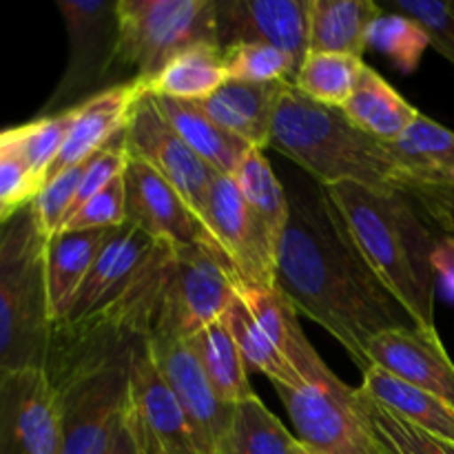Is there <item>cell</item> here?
<instances>
[{
  "label": "cell",
  "mask_w": 454,
  "mask_h": 454,
  "mask_svg": "<svg viewBox=\"0 0 454 454\" xmlns=\"http://www.w3.org/2000/svg\"><path fill=\"white\" fill-rule=\"evenodd\" d=\"M286 82H239L229 80L215 93L200 100L204 114L224 131L251 145L269 149L275 106Z\"/></svg>",
  "instance_id": "obj_21"
},
{
  "label": "cell",
  "mask_w": 454,
  "mask_h": 454,
  "mask_svg": "<svg viewBox=\"0 0 454 454\" xmlns=\"http://www.w3.org/2000/svg\"><path fill=\"white\" fill-rule=\"evenodd\" d=\"M124 145L131 158L158 171L202 222L208 191L217 173L173 131L149 93L133 109L124 129Z\"/></svg>",
  "instance_id": "obj_10"
},
{
  "label": "cell",
  "mask_w": 454,
  "mask_h": 454,
  "mask_svg": "<svg viewBox=\"0 0 454 454\" xmlns=\"http://www.w3.org/2000/svg\"><path fill=\"white\" fill-rule=\"evenodd\" d=\"M295 426L297 442L313 454H381L355 408V388L333 384L275 386Z\"/></svg>",
  "instance_id": "obj_9"
},
{
  "label": "cell",
  "mask_w": 454,
  "mask_h": 454,
  "mask_svg": "<svg viewBox=\"0 0 454 454\" xmlns=\"http://www.w3.org/2000/svg\"><path fill=\"white\" fill-rule=\"evenodd\" d=\"M56 7L65 20L69 58L40 118L74 109L100 93L118 65V0H58Z\"/></svg>",
  "instance_id": "obj_7"
},
{
  "label": "cell",
  "mask_w": 454,
  "mask_h": 454,
  "mask_svg": "<svg viewBox=\"0 0 454 454\" xmlns=\"http://www.w3.org/2000/svg\"><path fill=\"white\" fill-rule=\"evenodd\" d=\"M224 49L229 80L239 82H293L297 75L291 58L262 43H235Z\"/></svg>",
  "instance_id": "obj_37"
},
{
  "label": "cell",
  "mask_w": 454,
  "mask_h": 454,
  "mask_svg": "<svg viewBox=\"0 0 454 454\" xmlns=\"http://www.w3.org/2000/svg\"><path fill=\"white\" fill-rule=\"evenodd\" d=\"M388 145L408 177L406 191H454V131L450 129L419 114L406 133Z\"/></svg>",
  "instance_id": "obj_22"
},
{
  "label": "cell",
  "mask_w": 454,
  "mask_h": 454,
  "mask_svg": "<svg viewBox=\"0 0 454 454\" xmlns=\"http://www.w3.org/2000/svg\"><path fill=\"white\" fill-rule=\"evenodd\" d=\"M355 408L386 454H454V443L399 419L362 388H355Z\"/></svg>",
  "instance_id": "obj_34"
},
{
  "label": "cell",
  "mask_w": 454,
  "mask_h": 454,
  "mask_svg": "<svg viewBox=\"0 0 454 454\" xmlns=\"http://www.w3.org/2000/svg\"><path fill=\"white\" fill-rule=\"evenodd\" d=\"M226 454H304V448L255 395L235 403Z\"/></svg>",
  "instance_id": "obj_32"
},
{
  "label": "cell",
  "mask_w": 454,
  "mask_h": 454,
  "mask_svg": "<svg viewBox=\"0 0 454 454\" xmlns=\"http://www.w3.org/2000/svg\"><path fill=\"white\" fill-rule=\"evenodd\" d=\"M224 82H229L224 49L220 44H198L177 53L151 82H146V93L200 102Z\"/></svg>",
  "instance_id": "obj_28"
},
{
  "label": "cell",
  "mask_w": 454,
  "mask_h": 454,
  "mask_svg": "<svg viewBox=\"0 0 454 454\" xmlns=\"http://www.w3.org/2000/svg\"><path fill=\"white\" fill-rule=\"evenodd\" d=\"M78 109L80 105L69 111H62V114L43 115V118H35L31 122L16 127L18 153L22 155L29 171L34 173L40 189H43L49 168L56 162L58 153H60L62 145H65L67 136H69L71 127L78 118Z\"/></svg>",
  "instance_id": "obj_35"
},
{
  "label": "cell",
  "mask_w": 454,
  "mask_h": 454,
  "mask_svg": "<svg viewBox=\"0 0 454 454\" xmlns=\"http://www.w3.org/2000/svg\"><path fill=\"white\" fill-rule=\"evenodd\" d=\"M433 266L437 279H442L448 293L454 295V235L443 233L433 251Z\"/></svg>",
  "instance_id": "obj_43"
},
{
  "label": "cell",
  "mask_w": 454,
  "mask_h": 454,
  "mask_svg": "<svg viewBox=\"0 0 454 454\" xmlns=\"http://www.w3.org/2000/svg\"><path fill=\"white\" fill-rule=\"evenodd\" d=\"M115 75L151 82L177 53L220 44L215 0H118Z\"/></svg>",
  "instance_id": "obj_5"
},
{
  "label": "cell",
  "mask_w": 454,
  "mask_h": 454,
  "mask_svg": "<svg viewBox=\"0 0 454 454\" xmlns=\"http://www.w3.org/2000/svg\"><path fill=\"white\" fill-rule=\"evenodd\" d=\"M238 297V284L211 247L171 251L151 340H191L222 319Z\"/></svg>",
  "instance_id": "obj_6"
},
{
  "label": "cell",
  "mask_w": 454,
  "mask_h": 454,
  "mask_svg": "<svg viewBox=\"0 0 454 454\" xmlns=\"http://www.w3.org/2000/svg\"><path fill=\"white\" fill-rule=\"evenodd\" d=\"M16 140L18 129L13 127L12 149L0 160V207L9 208V211H16V208L29 204L40 191L38 180L29 171L22 155L18 153Z\"/></svg>",
  "instance_id": "obj_41"
},
{
  "label": "cell",
  "mask_w": 454,
  "mask_h": 454,
  "mask_svg": "<svg viewBox=\"0 0 454 454\" xmlns=\"http://www.w3.org/2000/svg\"><path fill=\"white\" fill-rule=\"evenodd\" d=\"M368 47L377 49L397 65L403 74H412L419 67L430 38L424 27L403 13L381 9L368 31Z\"/></svg>",
  "instance_id": "obj_36"
},
{
  "label": "cell",
  "mask_w": 454,
  "mask_h": 454,
  "mask_svg": "<svg viewBox=\"0 0 454 454\" xmlns=\"http://www.w3.org/2000/svg\"><path fill=\"white\" fill-rule=\"evenodd\" d=\"M359 388L399 419L454 443V406L437 395L406 384L377 366L362 372Z\"/></svg>",
  "instance_id": "obj_24"
},
{
  "label": "cell",
  "mask_w": 454,
  "mask_h": 454,
  "mask_svg": "<svg viewBox=\"0 0 454 454\" xmlns=\"http://www.w3.org/2000/svg\"><path fill=\"white\" fill-rule=\"evenodd\" d=\"M56 386L44 371H0V454H60Z\"/></svg>",
  "instance_id": "obj_14"
},
{
  "label": "cell",
  "mask_w": 454,
  "mask_h": 454,
  "mask_svg": "<svg viewBox=\"0 0 454 454\" xmlns=\"http://www.w3.org/2000/svg\"><path fill=\"white\" fill-rule=\"evenodd\" d=\"M124 419L142 446L162 454H200L184 411L146 341L136 346L129 359Z\"/></svg>",
  "instance_id": "obj_12"
},
{
  "label": "cell",
  "mask_w": 454,
  "mask_h": 454,
  "mask_svg": "<svg viewBox=\"0 0 454 454\" xmlns=\"http://www.w3.org/2000/svg\"><path fill=\"white\" fill-rule=\"evenodd\" d=\"M84 164H78V167H71L67 168V171L58 173L56 177L44 182L43 189L38 191V195L31 200V208H34L35 220H38L40 229L44 231L47 238L58 235L62 231V226H65L69 208L71 204H74L75 191H78L80 177H82Z\"/></svg>",
  "instance_id": "obj_39"
},
{
  "label": "cell",
  "mask_w": 454,
  "mask_h": 454,
  "mask_svg": "<svg viewBox=\"0 0 454 454\" xmlns=\"http://www.w3.org/2000/svg\"><path fill=\"white\" fill-rule=\"evenodd\" d=\"M153 362L176 393L200 454H226L235 403L222 402L213 390L189 340H146Z\"/></svg>",
  "instance_id": "obj_13"
},
{
  "label": "cell",
  "mask_w": 454,
  "mask_h": 454,
  "mask_svg": "<svg viewBox=\"0 0 454 454\" xmlns=\"http://www.w3.org/2000/svg\"><path fill=\"white\" fill-rule=\"evenodd\" d=\"M381 454H384V452H381Z\"/></svg>",
  "instance_id": "obj_50"
},
{
  "label": "cell",
  "mask_w": 454,
  "mask_h": 454,
  "mask_svg": "<svg viewBox=\"0 0 454 454\" xmlns=\"http://www.w3.org/2000/svg\"><path fill=\"white\" fill-rule=\"evenodd\" d=\"M269 149L300 164L322 186L353 182L377 191L408 189L388 142L364 133L341 109L306 98L293 82L275 106Z\"/></svg>",
  "instance_id": "obj_3"
},
{
  "label": "cell",
  "mask_w": 454,
  "mask_h": 454,
  "mask_svg": "<svg viewBox=\"0 0 454 454\" xmlns=\"http://www.w3.org/2000/svg\"><path fill=\"white\" fill-rule=\"evenodd\" d=\"M377 4L419 22L430 44L454 65V0H381Z\"/></svg>",
  "instance_id": "obj_38"
},
{
  "label": "cell",
  "mask_w": 454,
  "mask_h": 454,
  "mask_svg": "<svg viewBox=\"0 0 454 454\" xmlns=\"http://www.w3.org/2000/svg\"><path fill=\"white\" fill-rule=\"evenodd\" d=\"M231 177H233L235 186H238L239 195L248 204V208L260 217L262 224L269 229L275 242L279 244L288 224V215H291V195H286L282 182L270 168L264 151H248L239 162L238 171Z\"/></svg>",
  "instance_id": "obj_30"
},
{
  "label": "cell",
  "mask_w": 454,
  "mask_h": 454,
  "mask_svg": "<svg viewBox=\"0 0 454 454\" xmlns=\"http://www.w3.org/2000/svg\"><path fill=\"white\" fill-rule=\"evenodd\" d=\"M355 248L417 328L437 333L433 251L437 239L411 195L341 182L324 186Z\"/></svg>",
  "instance_id": "obj_2"
},
{
  "label": "cell",
  "mask_w": 454,
  "mask_h": 454,
  "mask_svg": "<svg viewBox=\"0 0 454 454\" xmlns=\"http://www.w3.org/2000/svg\"><path fill=\"white\" fill-rule=\"evenodd\" d=\"M202 224L213 251L233 275L238 291L275 288L279 244L244 202L233 177L215 176L208 191Z\"/></svg>",
  "instance_id": "obj_8"
},
{
  "label": "cell",
  "mask_w": 454,
  "mask_h": 454,
  "mask_svg": "<svg viewBox=\"0 0 454 454\" xmlns=\"http://www.w3.org/2000/svg\"><path fill=\"white\" fill-rule=\"evenodd\" d=\"M364 67L362 58L346 53H309L293 84L310 100L341 109L357 89Z\"/></svg>",
  "instance_id": "obj_33"
},
{
  "label": "cell",
  "mask_w": 454,
  "mask_h": 454,
  "mask_svg": "<svg viewBox=\"0 0 454 454\" xmlns=\"http://www.w3.org/2000/svg\"><path fill=\"white\" fill-rule=\"evenodd\" d=\"M129 362L109 364L58 390L60 454H106L127 403Z\"/></svg>",
  "instance_id": "obj_11"
},
{
  "label": "cell",
  "mask_w": 454,
  "mask_h": 454,
  "mask_svg": "<svg viewBox=\"0 0 454 454\" xmlns=\"http://www.w3.org/2000/svg\"><path fill=\"white\" fill-rule=\"evenodd\" d=\"M127 224V189L124 173L115 177L106 189L93 195L65 226L60 233H78V231H109Z\"/></svg>",
  "instance_id": "obj_40"
},
{
  "label": "cell",
  "mask_w": 454,
  "mask_h": 454,
  "mask_svg": "<svg viewBox=\"0 0 454 454\" xmlns=\"http://www.w3.org/2000/svg\"><path fill=\"white\" fill-rule=\"evenodd\" d=\"M106 454H142L140 448H137L136 439H133L131 430H129L127 419H124V411L120 415L118 426H115L114 439H111V446Z\"/></svg>",
  "instance_id": "obj_44"
},
{
  "label": "cell",
  "mask_w": 454,
  "mask_h": 454,
  "mask_svg": "<svg viewBox=\"0 0 454 454\" xmlns=\"http://www.w3.org/2000/svg\"><path fill=\"white\" fill-rule=\"evenodd\" d=\"M12 213H13V211H9V208L0 207V222H3V220H4V217H7V215H12Z\"/></svg>",
  "instance_id": "obj_47"
},
{
  "label": "cell",
  "mask_w": 454,
  "mask_h": 454,
  "mask_svg": "<svg viewBox=\"0 0 454 454\" xmlns=\"http://www.w3.org/2000/svg\"><path fill=\"white\" fill-rule=\"evenodd\" d=\"M406 195H411L426 217L442 226L446 235H454V191L411 189L406 191Z\"/></svg>",
  "instance_id": "obj_42"
},
{
  "label": "cell",
  "mask_w": 454,
  "mask_h": 454,
  "mask_svg": "<svg viewBox=\"0 0 454 454\" xmlns=\"http://www.w3.org/2000/svg\"><path fill=\"white\" fill-rule=\"evenodd\" d=\"M224 322L229 326L231 335H233L235 344H238V350L248 372L269 377L273 386H293V388L304 386L301 377L293 371L291 364L275 348V344L266 335L264 328L260 326V322L253 317L251 309L239 297V293L233 304H231V309L226 310Z\"/></svg>",
  "instance_id": "obj_31"
},
{
  "label": "cell",
  "mask_w": 454,
  "mask_h": 454,
  "mask_svg": "<svg viewBox=\"0 0 454 454\" xmlns=\"http://www.w3.org/2000/svg\"><path fill=\"white\" fill-rule=\"evenodd\" d=\"M301 448H304V446H301ZM304 454H313V452H309V450H306V448H304Z\"/></svg>",
  "instance_id": "obj_48"
},
{
  "label": "cell",
  "mask_w": 454,
  "mask_h": 454,
  "mask_svg": "<svg viewBox=\"0 0 454 454\" xmlns=\"http://www.w3.org/2000/svg\"><path fill=\"white\" fill-rule=\"evenodd\" d=\"M160 114L164 115L173 131L217 173L231 177L238 171L244 155L253 149L233 133L224 131L217 122H213L202 106L193 100H177L167 96H151Z\"/></svg>",
  "instance_id": "obj_23"
},
{
  "label": "cell",
  "mask_w": 454,
  "mask_h": 454,
  "mask_svg": "<svg viewBox=\"0 0 454 454\" xmlns=\"http://www.w3.org/2000/svg\"><path fill=\"white\" fill-rule=\"evenodd\" d=\"M142 96H146V84L142 80H124L84 100L56 162L49 168L47 180L67 168L89 162L115 137L122 136Z\"/></svg>",
  "instance_id": "obj_19"
},
{
  "label": "cell",
  "mask_w": 454,
  "mask_h": 454,
  "mask_svg": "<svg viewBox=\"0 0 454 454\" xmlns=\"http://www.w3.org/2000/svg\"><path fill=\"white\" fill-rule=\"evenodd\" d=\"M381 452H384V450H381ZM384 454H386V452H384Z\"/></svg>",
  "instance_id": "obj_49"
},
{
  "label": "cell",
  "mask_w": 454,
  "mask_h": 454,
  "mask_svg": "<svg viewBox=\"0 0 454 454\" xmlns=\"http://www.w3.org/2000/svg\"><path fill=\"white\" fill-rule=\"evenodd\" d=\"M13 145V129H4V131H0V160L7 155V151L12 149Z\"/></svg>",
  "instance_id": "obj_45"
},
{
  "label": "cell",
  "mask_w": 454,
  "mask_h": 454,
  "mask_svg": "<svg viewBox=\"0 0 454 454\" xmlns=\"http://www.w3.org/2000/svg\"><path fill=\"white\" fill-rule=\"evenodd\" d=\"M129 426V424H127ZM136 439V437H133ZM137 443V442H136ZM137 448H140V452L142 454H162V452H158V450H153V448H149V446H142V443H137Z\"/></svg>",
  "instance_id": "obj_46"
},
{
  "label": "cell",
  "mask_w": 454,
  "mask_h": 454,
  "mask_svg": "<svg viewBox=\"0 0 454 454\" xmlns=\"http://www.w3.org/2000/svg\"><path fill=\"white\" fill-rule=\"evenodd\" d=\"M346 118L368 136L381 142H395L417 120L419 111L399 96L372 67H364L353 96L341 106Z\"/></svg>",
  "instance_id": "obj_27"
},
{
  "label": "cell",
  "mask_w": 454,
  "mask_h": 454,
  "mask_svg": "<svg viewBox=\"0 0 454 454\" xmlns=\"http://www.w3.org/2000/svg\"><path fill=\"white\" fill-rule=\"evenodd\" d=\"M47 247L31 202L0 222V371L47 366L53 335Z\"/></svg>",
  "instance_id": "obj_4"
},
{
  "label": "cell",
  "mask_w": 454,
  "mask_h": 454,
  "mask_svg": "<svg viewBox=\"0 0 454 454\" xmlns=\"http://www.w3.org/2000/svg\"><path fill=\"white\" fill-rule=\"evenodd\" d=\"M160 247L162 244L151 239L149 235L142 233L137 226L129 224V222L118 229H111L100 255L96 257L87 279L75 293L69 313L62 324L80 322L109 300H114L115 295H120L146 269Z\"/></svg>",
  "instance_id": "obj_18"
},
{
  "label": "cell",
  "mask_w": 454,
  "mask_h": 454,
  "mask_svg": "<svg viewBox=\"0 0 454 454\" xmlns=\"http://www.w3.org/2000/svg\"><path fill=\"white\" fill-rule=\"evenodd\" d=\"M368 362L454 406V364L439 333H426L417 326L381 333L368 346Z\"/></svg>",
  "instance_id": "obj_17"
},
{
  "label": "cell",
  "mask_w": 454,
  "mask_h": 454,
  "mask_svg": "<svg viewBox=\"0 0 454 454\" xmlns=\"http://www.w3.org/2000/svg\"><path fill=\"white\" fill-rule=\"evenodd\" d=\"M127 222L171 251L211 247L207 229L182 195L149 164L129 155L124 168ZM213 248V247H211Z\"/></svg>",
  "instance_id": "obj_15"
},
{
  "label": "cell",
  "mask_w": 454,
  "mask_h": 454,
  "mask_svg": "<svg viewBox=\"0 0 454 454\" xmlns=\"http://www.w3.org/2000/svg\"><path fill=\"white\" fill-rule=\"evenodd\" d=\"M238 293L304 384H333L340 380L304 335L295 306L278 288H244Z\"/></svg>",
  "instance_id": "obj_20"
},
{
  "label": "cell",
  "mask_w": 454,
  "mask_h": 454,
  "mask_svg": "<svg viewBox=\"0 0 454 454\" xmlns=\"http://www.w3.org/2000/svg\"><path fill=\"white\" fill-rule=\"evenodd\" d=\"M189 341L222 402L239 403L248 397H255L244 359L224 317L200 331Z\"/></svg>",
  "instance_id": "obj_29"
},
{
  "label": "cell",
  "mask_w": 454,
  "mask_h": 454,
  "mask_svg": "<svg viewBox=\"0 0 454 454\" xmlns=\"http://www.w3.org/2000/svg\"><path fill=\"white\" fill-rule=\"evenodd\" d=\"M109 231H78L49 238L47 247V288L53 326L65 322L75 293L87 279L93 262L100 255Z\"/></svg>",
  "instance_id": "obj_25"
},
{
  "label": "cell",
  "mask_w": 454,
  "mask_h": 454,
  "mask_svg": "<svg viewBox=\"0 0 454 454\" xmlns=\"http://www.w3.org/2000/svg\"><path fill=\"white\" fill-rule=\"evenodd\" d=\"M275 288L297 313L326 328L362 372L371 368L368 346L375 337L415 326L368 269L324 191L313 198H291Z\"/></svg>",
  "instance_id": "obj_1"
},
{
  "label": "cell",
  "mask_w": 454,
  "mask_h": 454,
  "mask_svg": "<svg viewBox=\"0 0 454 454\" xmlns=\"http://www.w3.org/2000/svg\"><path fill=\"white\" fill-rule=\"evenodd\" d=\"M220 47L262 43L279 49L295 69L310 53V0H215Z\"/></svg>",
  "instance_id": "obj_16"
},
{
  "label": "cell",
  "mask_w": 454,
  "mask_h": 454,
  "mask_svg": "<svg viewBox=\"0 0 454 454\" xmlns=\"http://www.w3.org/2000/svg\"><path fill=\"white\" fill-rule=\"evenodd\" d=\"M380 13L375 0H310V53L362 58Z\"/></svg>",
  "instance_id": "obj_26"
}]
</instances>
